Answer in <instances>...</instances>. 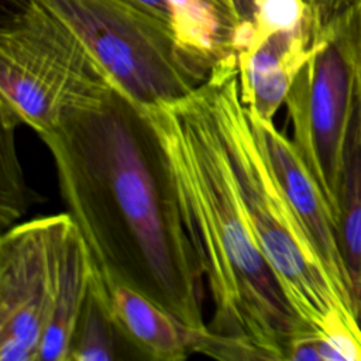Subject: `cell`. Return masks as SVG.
Masks as SVG:
<instances>
[{
	"label": "cell",
	"mask_w": 361,
	"mask_h": 361,
	"mask_svg": "<svg viewBox=\"0 0 361 361\" xmlns=\"http://www.w3.org/2000/svg\"><path fill=\"white\" fill-rule=\"evenodd\" d=\"M92 271L86 241L71 221L58 248L49 310L37 361H69L76 324L89 295Z\"/></svg>",
	"instance_id": "cell-11"
},
{
	"label": "cell",
	"mask_w": 361,
	"mask_h": 361,
	"mask_svg": "<svg viewBox=\"0 0 361 361\" xmlns=\"http://www.w3.org/2000/svg\"><path fill=\"white\" fill-rule=\"evenodd\" d=\"M114 336L118 334L104 303L90 285L87 299L73 334L69 361L116 360Z\"/></svg>",
	"instance_id": "cell-14"
},
{
	"label": "cell",
	"mask_w": 361,
	"mask_h": 361,
	"mask_svg": "<svg viewBox=\"0 0 361 361\" xmlns=\"http://www.w3.org/2000/svg\"><path fill=\"white\" fill-rule=\"evenodd\" d=\"M310 52L312 34L303 25L274 32L237 55L240 99L251 114L274 120Z\"/></svg>",
	"instance_id": "cell-10"
},
{
	"label": "cell",
	"mask_w": 361,
	"mask_h": 361,
	"mask_svg": "<svg viewBox=\"0 0 361 361\" xmlns=\"http://www.w3.org/2000/svg\"><path fill=\"white\" fill-rule=\"evenodd\" d=\"M17 126L1 124L0 135V226L10 228L34 202L16 149Z\"/></svg>",
	"instance_id": "cell-15"
},
{
	"label": "cell",
	"mask_w": 361,
	"mask_h": 361,
	"mask_svg": "<svg viewBox=\"0 0 361 361\" xmlns=\"http://www.w3.org/2000/svg\"><path fill=\"white\" fill-rule=\"evenodd\" d=\"M337 230L354 312L361 323V97L351 114L344 142Z\"/></svg>",
	"instance_id": "cell-13"
},
{
	"label": "cell",
	"mask_w": 361,
	"mask_h": 361,
	"mask_svg": "<svg viewBox=\"0 0 361 361\" xmlns=\"http://www.w3.org/2000/svg\"><path fill=\"white\" fill-rule=\"evenodd\" d=\"M68 213L14 224L0 240V360L37 361Z\"/></svg>",
	"instance_id": "cell-7"
},
{
	"label": "cell",
	"mask_w": 361,
	"mask_h": 361,
	"mask_svg": "<svg viewBox=\"0 0 361 361\" xmlns=\"http://www.w3.org/2000/svg\"><path fill=\"white\" fill-rule=\"evenodd\" d=\"M248 116L268 165L306 238L341 302L355 314L340 250L337 219L331 204L306 166L293 141L275 127L274 120L259 118L251 114L250 110Z\"/></svg>",
	"instance_id": "cell-8"
},
{
	"label": "cell",
	"mask_w": 361,
	"mask_h": 361,
	"mask_svg": "<svg viewBox=\"0 0 361 361\" xmlns=\"http://www.w3.org/2000/svg\"><path fill=\"white\" fill-rule=\"evenodd\" d=\"M206 85L251 227L289 303L319 336L340 319L360 323L337 295L268 165L240 99L237 58L217 63Z\"/></svg>",
	"instance_id": "cell-3"
},
{
	"label": "cell",
	"mask_w": 361,
	"mask_h": 361,
	"mask_svg": "<svg viewBox=\"0 0 361 361\" xmlns=\"http://www.w3.org/2000/svg\"><path fill=\"white\" fill-rule=\"evenodd\" d=\"M176 190L212 296L203 354L228 360H289L317 334L292 307L269 267L220 135L207 85L183 99L142 107Z\"/></svg>",
	"instance_id": "cell-2"
},
{
	"label": "cell",
	"mask_w": 361,
	"mask_h": 361,
	"mask_svg": "<svg viewBox=\"0 0 361 361\" xmlns=\"http://www.w3.org/2000/svg\"><path fill=\"white\" fill-rule=\"evenodd\" d=\"M39 138L94 265L207 334L203 268L144 109L111 82Z\"/></svg>",
	"instance_id": "cell-1"
},
{
	"label": "cell",
	"mask_w": 361,
	"mask_h": 361,
	"mask_svg": "<svg viewBox=\"0 0 361 361\" xmlns=\"http://www.w3.org/2000/svg\"><path fill=\"white\" fill-rule=\"evenodd\" d=\"M86 45L138 106L186 97L214 63L186 47L165 21L127 0H39Z\"/></svg>",
	"instance_id": "cell-4"
},
{
	"label": "cell",
	"mask_w": 361,
	"mask_h": 361,
	"mask_svg": "<svg viewBox=\"0 0 361 361\" xmlns=\"http://www.w3.org/2000/svg\"><path fill=\"white\" fill-rule=\"evenodd\" d=\"M250 23L252 39L244 52L251 51L274 32L309 27L307 8L303 0H257Z\"/></svg>",
	"instance_id": "cell-16"
},
{
	"label": "cell",
	"mask_w": 361,
	"mask_h": 361,
	"mask_svg": "<svg viewBox=\"0 0 361 361\" xmlns=\"http://www.w3.org/2000/svg\"><path fill=\"white\" fill-rule=\"evenodd\" d=\"M240 17L243 21H251L254 13V4L257 0H234Z\"/></svg>",
	"instance_id": "cell-17"
},
{
	"label": "cell",
	"mask_w": 361,
	"mask_h": 361,
	"mask_svg": "<svg viewBox=\"0 0 361 361\" xmlns=\"http://www.w3.org/2000/svg\"><path fill=\"white\" fill-rule=\"evenodd\" d=\"M173 28L178 38L214 65L237 56L234 38L243 21L234 0H127Z\"/></svg>",
	"instance_id": "cell-12"
},
{
	"label": "cell",
	"mask_w": 361,
	"mask_h": 361,
	"mask_svg": "<svg viewBox=\"0 0 361 361\" xmlns=\"http://www.w3.org/2000/svg\"><path fill=\"white\" fill-rule=\"evenodd\" d=\"M90 285L103 300L118 337L140 355L176 361L202 353L210 331L203 334L189 329L144 295L114 281L94 262Z\"/></svg>",
	"instance_id": "cell-9"
},
{
	"label": "cell",
	"mask_w": 361,
	"mask_h": 361,
	"mask_svg": "<svg viewBox=\"0 0 361 361\" xmlns=\"http://www.w3.org/2000/svg\"><path fill=\"white\" fill-rule=\"evenodd\" d=\"M361 97V4L312 38V52L296 75L285 106L293 144L320 185L336 219L344 142Z\"/></svg>",
	"instance_id": "cell-6"
},
{
	"label": "cell",
	"mask_w": 361,
	"mask_h": 361,
	"mask_svg": "<svg viewBox=\"0 0 361 361\" xmlns=\"http://www.w3.org/2000/svg\"><path fill=\"white\" fill-rule=\"evenodd\" d=\"M113 80L42 1L25 0L0 31V124L38 135Z\"/></svg>",
	"instance_id": "cell-5"
}]
</instances>
